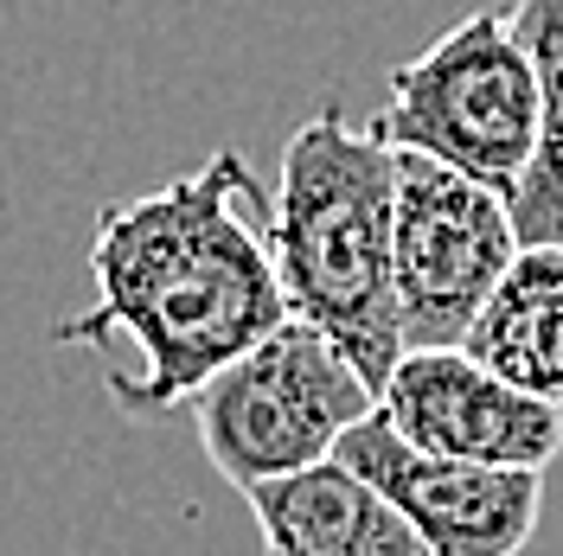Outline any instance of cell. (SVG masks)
I'll list each match as a JSON object with an SVG mask.
<instances>
[{"label": "cell", "instance_id": "obj_1", "mask_svg": "<svg viewBox=\"0 0 563 556\" xmlns=\"http://www.w3.org/2000/svg\"><path fill=\"white\" fill-rule=\"evenodd\" d=\"M97 301L52 326L58 346L103 352V390L129 416L192 403L238 352L288 320L269 249V186L238 147L97 211Z\"/></svg>", "mask_w": 563, "mask_h": 556}, {"label": "cell", "instance_id": "obj_2", "mask_svg": "<svg viewBox=\"0 0 563 556\" xmlns=\"http://www.w3.org/2000/svg\"><path fill=\"white\" fill-rule=\"evenodd\" d=\"M269 249L288 313L320 326L378 383L404 358V313L390 276V141L346 122V109H314L276 167Z\"/></svg>", "mask_w": 563, "mask_h": 556}, {"label": "cell", "instance_id": "obj_3", "mask_svg": "<svg viewBox=\"0 0 563 556\" xmlns=\"http://www.w3.org/2000/svg\"><path fill=\"white\" fill-rule=\"evenodd\" d=\"M186 410L199 422V448L218 480L250 492L327 460L352 422L378 410V390L320 326L288 313L276 333H263L218 378H206Z\"/></svg>", "mask_w": 563, "mask_h": 556}, {"label": "cell", "instance_id": "obj_4", "mask_svg": "<svg viewBox=\"0 0 563 556\" xmlns=\"http://www.w3.org/2000/svg\"><path fill=\"white\" fill-rule=\"evenodd\" d=\"M372 129L512 199L538 141V77L506 7L461 13L429 52L404 58Z\"/></svg>", "mask_w": 563, "mask_h": 556}, {"label": "cell", "instance_id": "obj_5", "mask_svg": "<svg viewBox=\"0 0 563 556\" xmlns=\"http://www.w3.org/2000/svg\"><path fill=\"white\" fill-rule=\"evenodd\" d=\"M519 231L506 199L481 179L390 147V276L410 346H461L493 281L512 269Z\"/></svg>", "mask_w": 563, "mask_h": 556}, {"label": "cell", "instance_id": "obj_6", "mask_svg": "<svg viewBox=\"0 0 563 556\" xmlns=\"http://www.w3.org/2000/svg\"><path fill=\"white\" fill-rule=\"evenodd\" d=\"M340 460L385 492L435 556H519L538 537L544 474L538 467H481L404 442L378 410L340 435Z\"/></svg>", "mask_w": 563, "mask_h": 556}, {"label": "cell", "instance_id": "obj_7", "mask_svg": "<svg viewBox=\"0 0 563 556\" xmlns=\"http://www.w3.org/2000/svg\"><path fill=\"white\" fill-rule=\"evenodd\" d=\"M378 416L422 454L481 467H551L563 454V410L493 378L461 346H410L378 383Z\"/></svg>", "mask_w": 563, "mask_h": 556}, {"label": "cell", "instance_id": "obj_8", "mask_svg": "<svg viewBox=\"0 0 563 556\" xmlns=\"http://www.w3.org/2000/svg\"><path fill=\"white\" fill-rule=\"evenodd\" d=\"M244 499L263 556H435L410 531V519L372 480H358L340 454L263 480Z\"/></svg>", "mask_w": 563, "mask_h": 556}, {"label": "cell", "instance_id": "obj_9", "mask_svg": "<svg viewBox=\"0 0 563 556\" xmlns=\"http://www.w3.org/2000/svg\"><path fill=\"white\" fill-rule=\"evenodd\" d=\"M461 352L481 358L493 378L563 410V249L519 244L512 269L493 281Z\"/></svg>", "mask_w": 563, "mask_h": 556}, {"label": "cell", "instance_id": "obj_10", "mask_svg": "<svg viewBox=\"0 0 563 556\" xmlns=\"http://www.w3.org/2000/svg\"><path fill=\"white\" fill-rule=\"evenodd\" d=\"M506 20L538 77V141L506 211H512L519 244L563 249V0H512Z\"/></svg>", "mask_w": 563, "mask_h": 556}]
</instances>
